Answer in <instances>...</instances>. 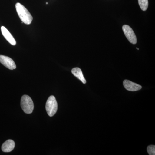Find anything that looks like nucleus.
Segmentation results:
<instances>
[{"instance_id": "1", "label": "nucleus", "mask_w": 155, "mask_h": 155, "mask_svg": "<svg viewBox=\"0 0 155 155\" xmlns=\"http://www.w3.org/2000/svg\"><path fill=\"white\" fill-rule=\"evenodd\" d=\"M16 8L22 23H25L27 25L30 24L32 22L33 17L28 10L19 3L16 4Z\"/></svg>"}, {"instance_id": "2", "label": "nucleus", "mask_w": 155, "mask_h": 155, "mask_svg": "<svg viewBox=\"0 0 155 155\" xmlns=\"http://www.w3.org/2000/svg\"><path fill=\"white\" fill-rule=\"evenodd\" d=\"M21 107L24 113L30 114L33 112L34 105L32 99L27 95L22 96L21 99Z\"/></svg>"}, {"instance_id": "3", "label": "nucleus", "mask_w": 155, "mask_h": 155, "mask_svg": "<svg viewBox=\"0 0 155 155\" xmlns=\"http://www.w3.org/2000/svg\"><path fill=\"white\" fill-rule=\"evenodd\" d=\"M46 110L50 117L53 116L58 110V104L54 96H51L48 98L45 105Z\"/></svg>"}, {"instance_id": "4", "label": "nucleus", "mask_w": 155, "mask_h": 155, "mask_svg": "<svg viewBox=\"0 0 155 155\" xmlns=\"http://www.w3.org/2000/svg\"><path fill=\"white\" fill-rule=\"evenodd\" d=\"M122 30L128 41L132 44H136L137 42L136 36L130 26L127 25H124L122 26Z\"/></svg>"}, {"instance_id": "5", "label": "nucleus", "mask_w": 155, "mask_h": 155, "mask_svg": "<svg viewBox=\"0 0 155 155\" xmlns=\"http://www.w3.org/2000/svg\"><path fill=\"white\" fill-rule=\"evenodd\" d=\"M0 63L11 70H13L16 68L15 62L11 58L7 56L0 55Z\"/></svg>"}, {"instance_id": "6", "label": "nucleus", "mask_w": 155, "mask_h": 155, "mask_svg": "<svg viewBox=\"0 0 155 155\" xmlns=\"http://www.w3.org/2000/svg\"><path fill=\"white\" fill-rule=\"evenodd\" d=\"M123 85L126 90L130 91H137L142 88L141 85L128 80L123 81Z\"/></svg>"}, {"instance_id": "7", "label": "nucleus", "mask_w": 155, "mask_h": 155, "mask_svg": "<svg viewBox=\"0 0 155 155\" xmlns=\"http://www.w3.org/2000/svg\"><path fill=\"white\" fill-rule=\"evenodd\" d=\"M1 31L3 36L6 38V39L12 45L15 46L16 45V40L11 33L9 32V31L5 26H2L1 27Z\"/></svg>"}, {"instance_id": "8", "label": "nucleus", "mask_w": 155, "mask_h": 155, "mask_svg": "<svg viewBox=\"0 0 155 155\" xmlns=\"http://www.w3.org/2000/svg\"><path fill=\"white\" fill-rule=\"evenodd\" d=\"M15 146V143L14 140H8L2 145V150L5 153L10 152L14 149Z\"/></svg>"}, {"instance_id": "9", "label": "nucleus", "mask_w": 155, "mask_h": 155, "mask_svg": "<svg viewBox=\"0 0 155 155\" xmlns=\"http://www.w3.org/2000/svg\"><path fill=\"white\" fill-rule=\"evenodd\" d=\"M72 73L74 76L79 79L83 84H86V81L84 77L81 69L78 67L73 68L72 70Z\"/></svg>"}, {"instance_id": "10", "label": "nucleus", "mask_w": 155, "mask_h": 155, "mask_svg": "<svg viewBox=\"0 0 155 155\" xmlns=\"http://www.w3.org/2000/svg\"><path fill=\"white\" fill-rule=\"evenodd\" d=\"M139 5L140 8L143 11H146L148 7V0H138Z\"/></svg>"}, {"instance_id": "11", "label": "nucleus", "mask_w": 155, "mask_h": 155, "mask_svg": "<svg viewBox=\"0 0 155 155\" xmlns=\"http://www.w3.org/2000/svg\"><path fill=\"white\" fill-rule=\"evenodd\" d=\"M147 151L150 155H155V146L150 145L147 147Z\"/></svg>"}, {"instance_id": "12", "label": "nucleus", "mask_w": 155, "mask_h": 155, "mask_svg": "<svg viewBox=\"0 0 155 155\" xmlns=\"http://www.w3.org/2000/svg\"><path fill=\"white\" fill-rule=\"evenodd\" d=\"M137 50H139V49L138 48H137Z\"/></svg>"}]
</instances>
